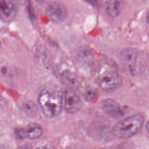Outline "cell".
Listing matches in <instances>:
<instances>
[{"label":"cell","mask_w":149,"mask_h":149,"mask_svg":"<svg viewBox=\"0 0 149 149\" xmlns=\"http://www.w3.org/2000/svg\"><path fill=\"white\" fill-rule=\"evenodd\" d=\"M38 102L46 117H57L61 113L63 107V94L61 87L55 84L46 86L40 91Z\"/></svg>","instance_id":"obj_1"},{"label":"cell","mask_w":149,"mask_h":149,"mask_svg":"<svg viewBox=\"0 0 149 149\" xmlns=\"http://www.w3.org/2000/svg\"><path fill=\"white\" fill-rule=\"evenodd\" d=\"M143 123V116L141 114H136L118 122L113 126L112 132L117 138L128 139L141 130Z\"/></svg>","instance_id":"obj_2"},{"label":"cell","mask_w":149,"mask_h":149,"mask_svg":"<svg viewBox=\"0 0 149 149\" xmlns=\"http://www.w3.org/2000/svg\"><path fill=\"white\" fill-rule=\"evenodd\" d=\"M120 62L123 68L131 74H139L145 70L143 56L134 48L124 49L120 55Z\"/></svg>","instance_id":"obj_3"},{"label":"cell","mask_w":149,"mask_h":149,"mask_svg":"<svg viewBox=\"0 0 149 149\" xmlns=\"http://www.w3.org/2000/svg\"><path fill=\"white\" fill-rule=\"evenodd\" d=\"M98 84L100 88L107 91L116 90L122 84V78L114 70H108L99 77Z\"/></svg>","instance_id":"obj_4"},{"label":"cell","mask_w":149,"mask_h":149,"mask_svg":"<svg viewBox=\"0 0 149 149\" xmlns=\"http://www.w3.org/2000/svg\"><path fill=\"white\" fill-rule=\"evenodd\" d=\"M46 13L47 17L55 23H61L65 20L68 17L66 8L61 2H51L48 5Z\"/></svg>","instance_id":"obj_5"},{"label":"cell","mask_w":149,"mask_h":149,"mask_svg":"<svg viewBox=\"0 0 149 149\" xmlns=\"http://www.w3.org/2000/svg\"><path fill=\"white\" fill-rule=\"evenodd\" d=\"M64 106L65 111L69 113L77 112L81 107V101L74 90L67 88L65 93Z\"/></svg>","instance_id":"obj_6"},{"label":"cell","mask_w":149,"mask_h":149,"mask_svg":"<svg viewBox=\"0 0 149 149\" xmlns=\"http://www.w3.org/2000/svg\"><path fill=\"white\" fill-rule=\"evenodd\" d=\"M16 2L15 0H0V19L9 23L15 17Z\"/></svg>","instance_id":"obj_7"},{"label":"cell","mask_w":149,"mask_h":149,"mask_svg":"<svg viewBox=\"0 0 149 149\" xmlns=\"http://www.w3.org/2000/svg\"><path fill=\"white\" fill-rule=\"evenodd\" d=\"M42 133V127L37 123H31L24 129L17 130L16 132L17 137L21 139L27 138L30 140H36L40 138Z\"/></svg>","instance_id":"obj_8"},{"label":"cell","mask_w":149,"mask_h":149,"mask_svg":"<svg viewBox=\"0 0 149 149\" xmlns=\"http://www.w3.org/2000/svg\"><path fill=\"white\" fill-rule=\"evenodd\" d=\"M101 106L103 111L109 116L113 118H118L123 115L119 104L111 98H107L102 101Z\"/></svg>","instance_id":"obj_9"},{"label":"cell","mask_w":149,"mask_h":149,"mask_svg":"<svg viewBox=\"0 0 149 149\" xmlns=\"http://www.w3.org/2000/svg\"><path fill=\"white\" fill-rule=\"evenodd\" d=\"M124 6L123 0H107L104 5L107 15L111 17H116L121 13Z\"/></svg>","instance_id":"obj_10"},{"label":"cell","mask_w":149,"mask_h":149,"mask_svg":"<svg viewBox=\"0 0 149 149\" xmlns=\"http://www.w3.org/2000/svg\"><path fill=\"white\" fill-rule=\"evenodd\" d=\"M61 80L68 89L76 90L79 86V78L76 73L69 70L63 72L61 76Z\"/></svg>","instance_id":"obj_11"},{"label":"cell","mask_w":149,"mask_h":149,"mask_svg":"<svg viewBox=\"0 0 149 149\" xmlns=\"http://www.w3.org/2000/svg\"><path fill=\"white\" fill-rule=\"evenodd\" d=\"M23 109L26 115L30 118H35L38 114V107L33 101H30L24 103Z\"/></svg>","instance_id":"obj_12"},{"label":"cell","mask_w":149,"mask_h":149,"mask_svg":"<svg viewBox=\"0 0 149 149\" xmlns=\"http://www.w3.org/2000/svg\"><path fill=\"white\" fill-rule=\"evenodd\" d=\"M94 92L93 91H90L88 90L86 93H85V98L87 100V101H90L91 100L93 97H94Z\"/></svg>","instance_id":"obj_13"},{"label":"cell","mask_w":149,"mask_h":149,"mask_svg":"<svg viewBox=\"0 0 149 149\" xmlns=\"http://www.w3.org/2000/svg\"><path fill=\"white\" fill-rule=\"evenodd\" d=\"M15 1H16V2L19 3L20 4H23L24 3L25 0H15Z\"/></svg>","instance_id":"obj_14"},{"label":"cell","mask_w":149,"mask_h":149,"mask_svg":"<svg viewBox=\"0 0 149 149\" xmlns=\"http://www.w3.org/2000/svg\"><path fill=\"white\" fill-rule=\"evenodd\" d=\"M37 2H38V3H42L43 1H44V0H35Z\"/></svg>","instance_id":"obj_15"},{"label":"cell","mask_w":149,"mask_h":149,"mask_svg":"<svg viewBox=\"0 0 149 149\" xmlns=\"http://www.w3.org/2000/svg\"><path fill=\"white\" fill-rule=\"evenodd\" d=\"M0 46H1V41H0Z\"/></svg>","instance_id":"obj_16"}]
</instances>
